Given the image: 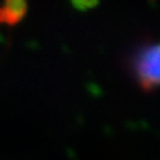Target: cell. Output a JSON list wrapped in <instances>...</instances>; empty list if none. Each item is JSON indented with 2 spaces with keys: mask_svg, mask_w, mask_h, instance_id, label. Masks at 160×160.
Masks as SVG:
<instances>
[{
  "mask_svg": "<svg viewBox=\"0 0 160 160\" xmlns=\"http://www.w3.org/2000/svg\"><path fill=\"white\" fill-rule=\"evenodd\" d=\"M28 12L27 0H3L0 3V24L17 25Z\"/></svg>",
  "mask_w": 160,
  "mask_h": 160,
  "instance_id": "7a4b0ae2",
  "label": "cell"
},
{
  "mask_svg": "<svg viewBox=\"0 0 160 160\" xmlns=\"http://www.w3.org/2000/svg\"><path fill=\"white\" fill-rule=\"evenodd\" d=\"M71 3L77 8V9H81V10H86L90 8L96 7L100 0H71Z\"/></svg>",
  "mask_w": 160,
  "mask_h": 160,
  "instance_id": "3957f363",
  "label": "cell"
},
{
  "mask_svg": "<svg viewBox=\"0 0 160 160\" xmlns=\"http://www.w3.org/2000/svg\"><path fill=\"white\" fill-rule=\"evenodd\" d=\"M132 72L139 86L146 91H154L159 85V46L149 43L140 48L132 59Z\"/></svg>",
  "mask_w": 160,
  "mask_h": 160,
  "instance_id": "6da1fadb",
  "label": "cell"
}]
</instances>
